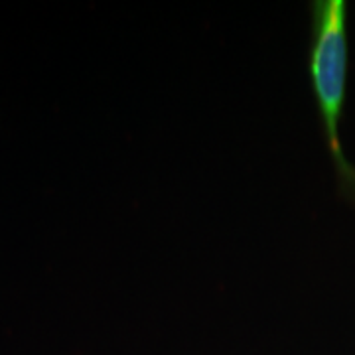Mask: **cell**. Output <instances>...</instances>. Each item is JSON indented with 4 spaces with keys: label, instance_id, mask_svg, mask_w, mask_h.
I'll use <instances>...</instances> for the list:
<instances>
[{
    "label": "cell",
    "instance_id": "1",
    "mask_svg": "<svg viewBox=\"0 0 355 355\" xmlns=\"http://www.w3.org/2000/svg\"><path fill=\"white\" fill-rule=\"evenodd\" d=\"M312 14V48L308 60L310 81L338 176L347 190L355 191V168L347 162L340 142V119L347 76L345 2L322 0L314 4Z\"/></svg>",
    "mask_w": 355,
    "mask_h": 355
}]
</instances>
